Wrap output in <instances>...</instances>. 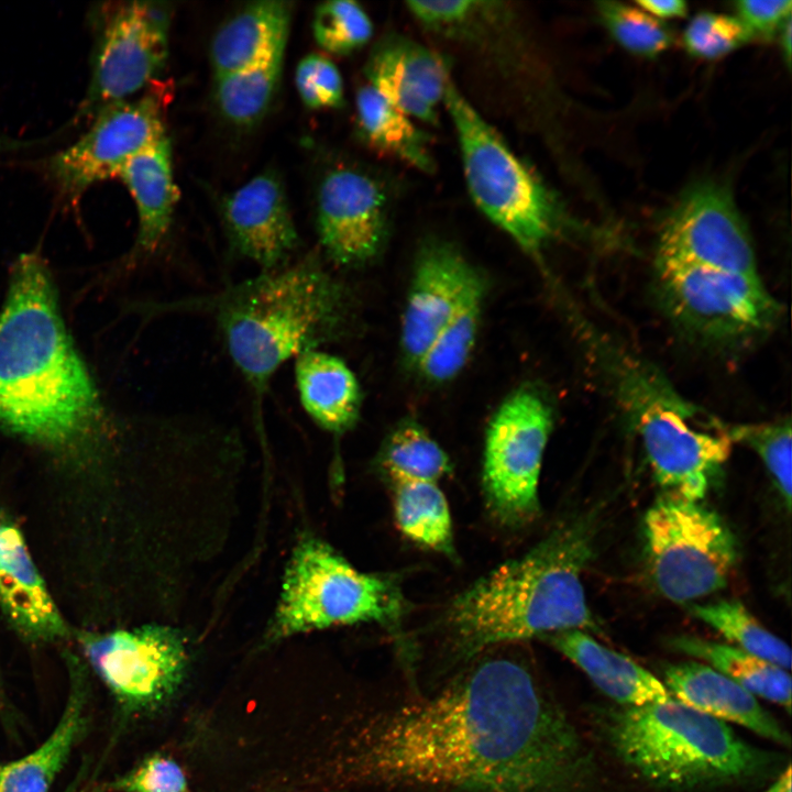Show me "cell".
I'll return each mask as SVG.
<instances>
[{
    "mask_svg": "<svg viewBox=\"0 0 792 792\" xmlns=\"http://www.w3.org/2000/svg\"><path fill=\"white\" fill-rule=\"evenodd\" d=\"M519 646L488 649L430 695L371 713L336 756L337 780L430 792H582L593 757Z\"/></svg>",
    "mask_w": 792,
    "mask_h": 792,
    "instance_id": "cell-1",
    "label": "cell"
},
{
    "mask_svg": "<svg viewBox=\"0 0 792 792\" xmlns=\"http://www.w3.org/2000/svg\"><path fill=\"white\" fill-rule=\"evenodd\" d=\"M110 426L64 324L46 264L35 253L22 254L0 312V430L81 454Z\"/></svg>",
    "mask_w": 792,
    "mask_h": 792,
    "instance_id": "cell-2",
    "label": "cell"
},
{
    "mask_svg": "<svg viewBox=\"0 0 792 792\" xmlns=\"http://www.w3.org/2000/svg\"><path fill=\"white\" fill-rule=\"evenodd\" d=\"M158 311L210 317L252 396L261 425L272 378L290 359L344 339L354 324L348 286L318 253L201 296L157 305Z\"/></svg>",
    "mask_w": 792,
    "mask_h": 792,
    "instance_id": "cell-3",
    "label": "cell"
},
{
    "mask_svg": "<svg viewBox=\"0 0 792 792\" xmlns=\"http://www.w3.org/2000/svg\"><path fill=\"white\" fill-rule=\"evenodd\" d=\"M593 539L590 519L563 524L452 598L436 623L438 683L494 647L596 629L582 583Z\"/></svg>",
    "mask_w": 792,
    "mask_h": 792,
    "instance_id": "cell-4",
    "label": "cell"
},
{
    "mask_svg": "<svg viewBox=\"0 0 792 792\" xmlns=\"http://www.w3.org/2000/svg\"><path fill=\"white\" fill-rule=\"evenodd\" d=\"M604 732L626 766L670 790L746 783L768 777L781 765L780 756L741 740L725 722L673 698L610 710Z\"/></svg>",
    "mask_w": 792,
    "mask_h": 792,
    "instance_id": "cell-5",
    "label": "cell"
},
{
    "mask_svg": "<svg viewBox=\"0 0 792 792\" xmlns=\"http://www.w3.org/2000/svg\"><path fill=\"white\" fill-rule=\"evenodd\" d=\"M609 361L617 402L656 480L671 494L701 501L730 455L727 426L684 399L650 364L617 354Z\"/></svg>",
    "mask_w": 792,
    "mask_h": 792,
    "instance_id": "cell-6",
    "label": "cell"
},
{
    "mask_svg": "<svg viewBox=\"0 0 792 792\" xmlns=\"http://www.w3.org/2000/svg\"><path fill=\"white\" fill-rule=\"evenodd\" d=\"M443 106L457 132L464 179L473 202L524 252L538 258L562 226L563 215L554 195L450 76Z\"/></svg>",
    "mask_w": 792,
    "mask_h": 792,
    "instance_id": "cell-7",
    "label": "cell"
},
{
    "mask_svg": "<svg viewBox=\"0 0 792 792\" xmlns=\"http://www.w3.org/2000/svg\"><path fill=\"white\" fill-rule=\"evenodd\" d=\"M408 609L396 574L355 569L324 541L304 537L293 550L267 629L277 641L334 626L377 624L399 629Z\"/></svg>",
    "mask_w": 792,
    "mask_h": 792,
    "instance_id": "cell-8",
    "label": "cell"
},
{
    "mask_svg": "<svg viewBox=\"0 0 792 792\" xmlns=\"http://www.w3.org/2000/svg\"><path fill=\"white\" fill-rule=\"evenodd\" d=\"M654 290L679 330L713 348L748 345L771 331L781 316L780 304L759 275L656 263Z\"/></svg>",
    "mask_w": 792,
    "mask_h": 792,
    "instance_id": "cell-9",
    "label": "cell"
},
{
    "mask_svg": "<svg viewBox=\"0 0 792 792\" xmlns=\"http://www.w3.org/2000/svg\"><path fill=\"white\" fill-rule=\"evenodd\" d=\"M646 556L653 583L676 603L725 587L737 558V542L714 510L668 493L644 518Z\"/></svg>",
    "mask_w": 792,
    "mask_h": 792,
    "instance_id": "cell-10",
    "label": "cell"
},
{
    "mask_svg": "<svg viewBox=\"0 0 792 792\" xmlns=\"http://www.w3.org/2000/svg\"><path fill=\"white\" fill-rule=\"evenodd\" d=\"M552 427V408L532 387L514 391L490 420L482 484L486 506L501 525L519 528L538 515L539 476Z\"/></svg>",
    "mask_w": 792,
    "mask_h": 792,
    "instance_id": "cell-11",
    "label": "cell"
},
{
    "mask_svg": "<svg viewBox=\"0 0 792 792\" xmlns=\"http://www.w3.org/2000/svg\"><path fill=\"white\" fill-rule=\"evenodd\" d=\"M87 92L72 123L91 120L102 108L147 87L168 54V14L160 3L130 1L95 10Z\"/></svg>",
    "mask_w": 792,
    "mask_h": 792,
    "instance_id": "cell-12",
    "label": "cell"
},
{
    "mask_svg": "<svg viewBox=\"0 0 792 792\" xmlns=\"http://www.w3.org/2000/svg\"><path fill=\"white\" fill-rule=\"evenodd\" d=\"M82 653L123 713L148 714L180 689L188 668L184 635L167 625L81 632Z\"/></svg>",
    "mask_w": 792,
    "mask_h": 792,
    "instance_id": "cell-13",
    "label": "cell"
},
{
    "mask_svg": "<svg viewBox=\"0 0 792 792\" xmlns=\"http://www.w3.org/2000/svg\"><path fill=\"white\" fill-rule=\"evenodd\" d=\"M164 99L157 89L108 105L86 132L54 153L46 172L62 198L78 202L90 187L118 177L128 161L167 136Z\"/></svg>",
    "mask_w": 792,
    "mask_h": 792,
    "instance_id": "cell-14",
    "label": "cell"
},
{
    "mask_svg": "<svg viewBox=\"0 0 792 792\" xmlns=\"http://www.w3.org/2000/svg\"><path fill=\"white\" fill-rule=\"evenodd\" d=\"M656 263L759 275L748 229L729 193L714 183L679 198L660 230Z\"/></svg>",
    "mask_w": 792,
    "mask_h": 792,
    "instance_id": "cell-15",
    "label": "cell"
},
{
    "mask_svg": "<svg viewBox=\"0 0 792 792\" xmlns=\"http://www.w3.org/2000/svg\"><path fill=\"white\" fill-rule=\"evenodd\" d=\"M371 175L351 167L330 170L317 195V232L332 263L360 267L374 260L387 238L388 201Z\"/></svg>",
    "mask_w": 792,
    "mask_h": 792,
    "instance_id": "cell-16",
    "label": "cell"
},
{
    "mask_svg": "<svg viewBox=\"0 0 792 792\" xmlns=\"http://www.w3.org/2000/svg\"><path fill=\"white\" fill-rule=\"evenodd\" d=\"M477 273L449 242L430 240L420 248L400 323V348L409 366L417 367Z\"/></svg>",
    "mask_w": 792,
    "mask_h": 792,
    "instance_id": "cell-17",
    "label": "cell"
},
{
    "mask_svg": "<svg viewBox=\"0 0 792 792\" xmlns=\"http://www.w3.org/2000/svg\"><path fill=\"white\" fill-rule=\"evenodd\" d=\"M232 248L261 272L292 261L299 235L280 179L274 172L256 175L222 202Z\"/></svg>",
    "mask_w": 792,
    "mask_h": 792,
    "instance_id": "cell-18",
    "label": "cell"
},
{
    "mask_svg": "<svg viewBox=\"0 0 792 792\" xmlns=\"http://www.w3.org/2000/svg\"><path fill=\"white\" fill-rule=\"evenodd\" d=\"M364 74L367 85L402 112L438 123V107L443 103L450 74L430 48L404 35H385L372 48Z\"/></svg>",
    "mask_w": 792,
    "mask_h": 792,
    "instance_id": "cell-19",
    "label": "cell"
},
{
    "mask_svg": "<svg viewBox=\"0 0 792 792\" xmlns=\"http://www.w3.org/2000/svg\"><path fill=\"white\" fill-rule=\"evenodd\" d=\"M0 609L9 624L30 641L53 642L69 635L21 530L1 515Z\"/></svg>",
    "mask_w": 792,
    "mask_h": 792,
    "instance_id": "cell-20",
    "label": "cell"
},
{
    "mask_svg": "<svg viewBox=\"0 0 792 792\" xmlns=\"http://www.w3.org/2000/svg\"><path fill=\"white\" fill-rule=\"evenodd\" d=\"M663 676L669 693L684 705L790 747L789 734L754 694L714 668L700 662H682L668 666Z\"/></svg>",
    "mask_w": 792,
    "mask_h": 792,
    "instance_id": "cell-21",
    "label": "cell"
},
{
    "mask_svg": "<svg viewBox=\"0 0 792 792\" xmlns=\"http://www.w3.org/2000/svg\"><path fill=\"white\" fill-rule=\"evenodd\" d=\"M138 213V234L130 261L153 255L165 241L178 200L172 147L167 136L142 151L121 168Z\"/></svg>",
    "mask_w": 792,
    "mask_h": 792,
    "instance_id": "cell-22",
    "label": "cell"
},
{
    "mask_svg": "<svg viewBox=\"0 0 792 792\" xmlns=\"http://www.w3.org/2000/svg\"><path fill=\"white\" fill-rule=\"evenodd\" d=\"M84 668L69 667V692L50 736L32 752L0 767V792H50L88 726L89 684Z\"/></svg>",
    "mask_w": 792,
    "mask_h": 792,
    "instance_id": "cell-23",
    "label": "cell"
},
{
    "mask_svg": "<svg viewBox=\"0 0 792 792\" xmlns=\"http://www.w3.org/2000/svg\"><path fill=\"white\" fill-rule=\"evenodd\" d=\"M294 375L300 404L318 427L340 437L358 424L362 389L342 359L321 349L307 351L295 359Z\"/></svg>",
    "mask_w": 792,
    "mask_h": 792,
    "instance_id": "cell-24",
    "label": "cell"
},
{
    "mask_svg": "<svg viewBox=\"0 0 792 792\" xmlns=\"http://www.w3.org/2000/svg\"><path fill=\"white\" fill-rule=\"evenodd\" d=\"M541 639L575 663L604 694L624 706H644L672 698L664 683L653 674L582 630L560 631Z\"/></svg>",
    "mask_w": 792,
    "mask_h": 792,
    "instance_id": "cell-25",
    "label": "cell"
},
{
    "mask_svg": "<svg viewBox=\"0 0 792 792\" xmlns=\"http://www.w3.org/2000/svg\"><path fill=\"white\" fill-rule=\"evenodd\" d=\"M292 20L287 1L245 6L216 32L210 48L215 76L230 74L285 54Z\"/></svg>",
    "mask_w": 792,
    "mask_h": 792,
    "instance_id": "cell-26",
    "label": "cell"
},
{
    "mask_svg": "<svg viewBox=\"0 0 792 792\" xmlns=\"http://www.w3.org/2000/svg\"><path fill=\"white\" fill-rule=\"evenodd\" d=\"M356 120L367 143L424 173L436 169L427 134L370 85L355 97Z\"/></svg>",
    "mask_w": 792,
    "mask_h": 792,
    "instance_id": "cell-27",
    "label": "cell"
},
{
    "mask_svg": "<svg viewBox=\"0 0 792 792\" xmlns=\"http://www.w3.org/2000/svg\"><path fill=\"white\" fill-rule=\"evenodd\" d=\"M679 652L703 660L754 695L791 711V676L784 669L734 646L693 637L670 640Z\"/></svg>",
    "mask_w": 792,
    "mask_h": 792,
    "instance_id": "cell-28",
    "label": "cell"
},
{
    "mask_svg": "<svg viewBox=\"0 0 792 792\" xmlns=\"http://www.w3.org/2000/svg\"><path fill=\"white\" fill-rule=\"evenodd\" d=\"M485 293L484 278L477 273L415 369L427 382L447 383L466 365L479 334Z\"/></svg>",
    "mask_w": 792,
    "mask_h": 792,
    "instance_id": "cell-29",
    "label": "cell"
},
{
    "mask_svg": "<svg viewBox=\"0 0 792 792\" xmlns=\"http://www.w3.org/2000/svg\"><path fill=\"white\" fill-rule=\"evenodd\" d=\"M397 527L411 541L454 556L453 529L447 498L438 483L392 481Z\"/></svg>",
    "mask_w": 792,
    "mask_h": 792,
    "instance_id": "cell-30",
    "label": "cell"
},
{
    "mask_svg": "<svg viewBox=\"0 0 792 792\" xmlns=\"http://www.w3.org/2000/svg\"><path fill=\"white\" fill-rule=\"evenodd\" d=\"M284 54L216 77L215 102L239 127L253 125L271 107L283 74Z\"/></svg>",
    "mask_w": 792,
    "mask_h": 792,
    "instance_id": "cell-31",
    "label": "cell"
},
{
    "mask_svg": "<svg viewBox=\"0 0 792 792\" xmlns=\"http://www.w3.org/2000/svg\"><path fill=\"white\" fill-rule=\"evenodd\" d=\"M378 462L391 481L438 483L452 470L447 452L414 420L398 424L388 435Z\"/></svg>",
    "mask_w": 792,
    "mask_h": 792,
    "instance_id": "cell-32",
    "label": "cell"
},
{
    "mask_svg": "<svg viewBox=\"0 0 792 792\" xmlns=\"http://www.w3.org/2000/svg\"><path fill=\"white\" fill-rule=\"evenodd\" d=\"M690 612L717 630L736 648L776 664L785 671L791 668L790 647L767 630L738 601L722 600L691 604Z\"/></svg>",
    "mask_w": 792,
    "mask_h": 792,
    "instance_id": "cell-33",
    "label": "cell"
},
{
    "mask_svg": "<svg viewBox=\"0 0 792 792\" xmlns=\"http://www.w3.org/2000/svg\"><path fill=\"white\" fill-rule=\"evenodd\" d=\"M733 442H739L760 458L773 484L790 510L792 497L791 421L782 418L769 422L727 426Z\"/></svg>",
    "mask_w": 792,
    "mask_h": 792,
    "instance_id": "cell-34",
    "label": "cell"
},
{
    "mask_svg": "<svg viewBox=\"0 0 792 792\" xmlns=\"http://www.w3.org/2000/svg\"><path fill=\"white\" fill-rule=\"evenodd\" d=\"M312 32L326 52L348 55L363 47L372 37L373 24L355 1H327L316 8Z\"/></svg>",
    "mask_w": 792,
    "mask_h": 792,
    "instance_id": "cell-35",
    "label": "cell"
},
{
    "mask_svg": "<svg viewBox=\"0 0 792 792\" xmlns=\"http://www.w3.org/2000/svg\"><path fill=\"white\" fill-rule=\"evenodd\" d=\"M597 9L615 40L631 53L653 57L673 41L667 25L640 8L617 1H601Z\"/></svg>",
    "mask_w": 792,
    "mask_h": 792,
    "instance_id": "cell-36",
    "label": "cell"
},
{
    "mask_svg": "<svg viewBox=\"0 0 792 792\" xmlns=\"http://www.w3.org/2000/svg\"><path fill=\"white\" fill-rule=\"evenodd\" d=\"M752 38L737 16L702 12L694 16L683 33L686 51L696 57H721Z\"/></svg>",
    "mask_w": 792,
    "mask_h": 792,
    "instance_id": "cell-37",
    "label": "cell"
},
{
    "mask_svg": "<svg viewBox=\"0 0 792 792\" xmlns=\"http://www.w3.org/2000/svg\"><path fill=\"white\" fill-rule=\"evenodd\" d=\"M295 81L300 99L309 109H336L344 103L341 74L323 55L305 56L296 68Z\"/></svg>",
    "mask_w": 792,
    "mask_h": 792,
    "instance_id": "cell-38",
    "label": "cell"
},
{
    "mask_svg": "<svg viewBox=\"0 0 792 792\" xmlns=\"http://www.w3.org/2000/svg\"><path fill=\"white\" fill-rule=\"evenodd\" d=\"M107 789L114 792H187L188 783L177 762L154 756L108 783Z\"/></svg>",
    "mask_w": 792,
    "mask_h": 792,
    "instance_id": "cell-39",
    "label": "cell"
},
{
    "mask_svg": "<svg viewBox=\"0 0 792 792\" xmlns=\"http://www.w3.org/2000/svg\"><path fill=\"white\" fill-rule=\"evenodd\" d=\"M479 1H408V11L431 31L455 33L463 31L473 18Z\"/></svg>",
    "mask_w": 792,
    "mask_h": 792,
    "instance_id": "cell-40",
    "label": "cell"
},
{
    "mask_svg": "<svg viewBox=\"0 0 792 792\" xmlns=\"http://www.w3.org/2000/svg\"><path fill=\"white\" fill-rule=\"evenodd\" d=\"M790 0H741L736 2L737 18L750 35L769 38L791 16Z\"/></svg>",
    "mask_w": 792,
    "mask_h": 792,
    "instance_id": "cell-41",
    "label": "cell"
},
{
    "mask_svg": "<svg viewBox=\"0 0 792 792\" xmlns=\"http://www.w3.org/2000/svg\"><path fill=\"white\" fill-rule=\"evenodd\" d=\"M636 4L653 18L684 16L688 6L682 0H637Z\"/></svg>",
    "mask_w": 792,
    "mask_h": 792,
    "instance_id": "cell-42",
    "label": "cell"
},
{
    "mask_svg": "<svg viewBox=\"0 0 792 792\" xmlns=\"http://www.w3.org/2000/svg\"><path fill=\"white\" fill-rule=\"evenodd\" d=\"M765 792H791V766L788 765L776 782Z\"/></svg>",
    "mask_w": 792,
    "mask_h": 792,
    "instance_id": "cell-43",
    "label": "cell"
},
{
    "mask_svg": "<svg viewBox=\"0 0 792 792\" xmlns=\"http://www.w3.org/2000/svg\"><path fill=\"white\" fill-rule=\"evenodd\" d=\"M781 30V45L782 52L785 57V63L790 64L791 61V16L780 28Z\"/></svg>",
    "mask_w": 792,
    "mask_h": 792,
    "instance_id": "cell-44",
    "label": "cell"
},
{
    "mask_svg": "<svg viewBox=\"0 0 792 792\" xmlns=\"http://www.w3.org/2000/svg\"><path fill=\"white\" fill-rule=\"evenodd\" d=\"M85 768L79 770L77 776L74 778V780L66 787V789L63 792H76L77 788L82 781L84 774H85Z\"/></svg>",
    "mask_w": 792,
    "mask_h": 792,
    "instance_id": "cell-45",
    "label": "cell"
},
{
    "mask_svg": "<svg viewBox=\"0 0 792 792\" xmlns=\"http://www.w3.org/2000/svg\"><path fill=\"white\" fill-rule=\"evenodd\" d=\"M2 704H3V692H2L1 681H0V708L2 707Z\"/></svg>",
    "mask_w": 792,
    "mask_h": 792,
    "instance_id": "cell-46",
    "label": "cell"
},
{
    "mask_svg": "<svg viewBox=\"0 0 792 792\" xmlns=\"http://www.w3.org/2000/svg\"><path fill=\"white\" fill-rule=\"evenodd\" d=\"M1 767V766H0Z\"/></svg>",
    "mask_w": 792,
    "mask_h": 792,
    "instance_id": "cell-47",
    "label": "cell"
}]
</instances>
